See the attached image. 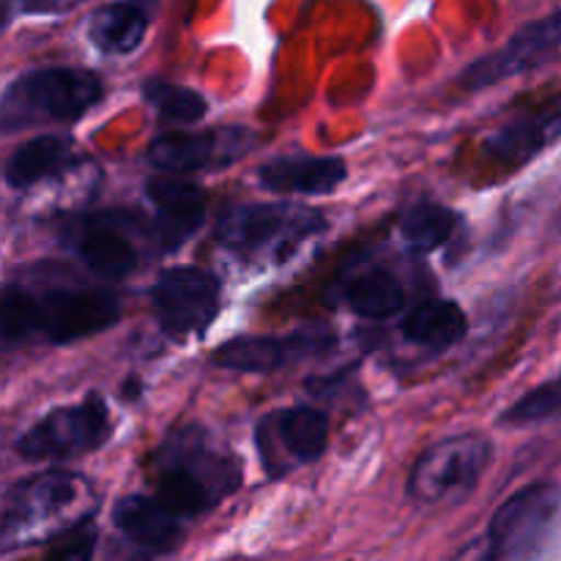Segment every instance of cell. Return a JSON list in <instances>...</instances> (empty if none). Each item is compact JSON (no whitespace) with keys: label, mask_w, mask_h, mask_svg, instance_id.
I'll return each mask as SVG.
<instances>
[{"label":"cell","mask_w":561,"mask_h":561,"mask_svg":"<svg viewBox=\"0 0 561 561\" xmlns=\"http://www.w3.org/2000/svg\"><path fill=\"white\" fill-rule=\"evenodd\" d=\"M85 482L69 471H44L20 480L3 499V548L25 546L47 535L49 526L64 531L60 520L85 496Z\"/></svg>","instance_id":"6"},{"label":"cell","mask_w":561,"mask_h":561,"mask_svg":"<svg viewBox=\"0 0 561 561\" xmlns=\"http://www.w3.org/2000/svg\"><path fill=\"white\" fill-rule=\"evenodd\" d=\"M113 436L110 409L99 394H88L75 405L44 414L16 438V455L25 460H66L96 453Z\"/></svg>","instance_id":"7"},{"label":"cell","mask_w":561,"mask_h":561,"mask_svg":"<svg viewBox=\"0 0 561 561\" xmlns=\"http://www.w3.org/2000/svg\"><path fill=\"white\" fill-rule=\"evenodd\" d=\"M0 329L3 343L16 345L38 337V299L20 285L3 288V310H0Z\"/></svg>","instance_id":"25"},{"label":"cell","mask_w":561,"mask_h":561,"mask_svg":"<svg viewBox=\"0 0 561 561\" xmlns=\"http://www.w3.org/2000/svg\"><path fill=\"white\" fill-rule=\"evenodd\" d=\"M69 244L93 274L124 279L137 268V250L110 217H91L69 228Z\"/></svg>","instance_id":"17"},{"label":"cell","mask_w":561,"mask_h":561,"mask_svg":"<svg viewBox=\"0 0 561 561\" xmlns=\"http://www.w3.org/2000/svg\"><path fill=\"white\" fill-rule=\"evenodd\" d=\"M148 201L153 203V236L159 247L168 252L181 250L206 219V192L190 181L173 179L164 173L162 179L148 181Z\"/></svg>","instance_id":"14"},{"label":"cell","mask_w":561,"mask_h":561,"mask_svg":"<svg viewBox=\"0 0 561 561\" xmlns=\"http://www.w3.org/2000/svg\"><path fill=\"white\" fill-rule=\"evenodd\" d=\"M348 179V168L340 157L288 153L263 162L257 184L274 195H329Z\"/></svg>","instance_id":"16"},{"label":"cell","mask_w":561,"mask_h":561,"mask_svg":"<svg viewBox=\"0 0 561 561\" xmlns=\"http://www.w3.org/2000/svg\"><path fill=\"white\" fill-rule=\"evenodd\" d=\"M557 140H561V93L548 99L537 110L520 115L513 124L499 126L493 135L485 137L482 151L491 162L504 164V168H520Z\"/></svg>","instance_id":"15"},{"label":"cell","mask_w":561,"mask_h":561,"mask_svg":"<svg viewBox=\"0 0 561 561\" xmlns=\"http://www.w3.org/2000/svg\"><path fill=\"white\" fill-rule=\"evenodd\" d=\"M561 537V485L535 482L510 496L488 526V559L546 557Z\"/></svg>","instance_id":"4"},{"label":"cell","mask_w":561,"mask_h":561,"mask_svg":"<svg viewBox=\"0 0 561 561\" xmlns=\"http://www.w3.org/2000/svg\"><path fill=\"white\" fill-rule=\"evenodd\" d=\"M491 442L482 433H458L433 444L409 474V496L420 504H458L480 485L491 463Z\"/></svg>","instance_id":"5"},{"label":"cell","mask_w":561,"mask_h":561,"mask_svg":"<svg viewBox=\"0 0 561 561\" xmlns=\"http://www.w3.org/2000/svg\"><path fill=\"white\" fill-rule=\"evenodd\" d=\"M337 348V337L329 327L296 329L288 334H247L214 351V365L236 373H272L299 365L307 359H321Z\"/></svg>","instance_id":"9"},{"label":"cell","mask_w":561,"mask_h":561,"mask_svg":"<svg viewBox=\"0 0 561 561\" xmlns=\"http://www.w3.org/2000/svg\"><path fill=\"white\" fill-rule=\"evenodd\" d=\"M345 301H348V307L359 318L383 321V318H392L394 312L403 310L405 290L403 285L398 283V277H392V274L383 272V268H373V272L359 274V277L348 285Z\"/></svg>","instance_id":"22"},{"label":"cell","mask_w":561,"mask_h":561,"mask_svg":"<svg viewBox=\"0 0 561 561\" xmlns=\"http://www.w3.org/2000/svg\"><path fill=\"white\" fill-rule=\"evenodd\" d=\"M466 329H469V321L460 305L444 299L425 301L400 323V332L409 343L431 351H447L458 345L466 337Z\"/></svg>","instance_id":"21"},{"label":"cell","mask_w":561,"mask_h":561,"mask_svg":"<svg viewBox=\"0 0 561 561\" xmlns=\"http://www.w3.org/2000/svg\"><path fill=\"white\" fill-rule=\"evenodd\" d=\"M252 142L255 137L239 126L217 131H168L148 146V164L168 175L222 168L244 157Z\"/></svg>","instance_id":"12"},{"label":"cell","mask_w":561,"mask_h":561,"mask_svg":"<svg viewBox=\"0 0 561 561\" xmlns=\"http://www.w3.org/2000/svg\"><path fill=\"white\" fill-rule=\"evenodd\" d=\"M151 11L142 0L102 5L88 22V38L104 55H131L142 44Z\"/></svg>","instance_id":"19"},{"label":"cell","mask_w":561,"mask_h":561,"mask_svg":"<svg viewBox=\"0 0 561 561\" xmlns=\"http://www.w3.org/2000/svg\"><path fill=\"white\" fill-rule=\"evenodd\" d=\"M329 444V416L321 409L294 405L277 411L257 425V447L261 453L283 449V474L296 463H316Z\"/></svg>","instance_id":"13"},{"label":"cell","mask_w":561,"mask_h":561,"mask_svg":"<svg viewBox=\"0 0 561 561\" xmlns=\"http://www.w3.org/2000/svg\"><path fill=\"white\" fill-rule=\"evenodd\" d=\"M38 299V337L53 345L77 343L115 327L121 305L110 290L102 288H60L36 296Z\"/></svg>","instance_id":"11"},{"label":"cell","mask_w":561,"mask_h":561,"mask_svg":"<svg viewBox=\"0 0 561 561\" xmlns=\"http://www.w3.org/2000/svg\"><path fill=\"white\" fill-rule=\"evenodd\" d=\"M458 214L442 203L422 201L400 217V236L414 252H433L453 239Z\"/></svg>","instance_id":"23"},{"label":"cell","mask_w":561,"mask_h":561,"mask_svg":"<svg viewBox=\"0 0 561 561\" xmlns=\"http://www.w3.org/2000/svg\"><path fill=\"white\" fill-rule=\"evenodd\" d=\"M327 217L296 203L241 206L225 214L217 225V241L247 261H285L310 236L327 230Z\"/></svg>","instance_id":"3"},{"label":"cell","mask_w":561,"mask_h":561,"mask_svg":"<svg viewBox=\"0 0 561 561\" xmlns=\"http://www.w3.org/2000/svg\"><path fill=\"white\" fill-rule=\"evenodd\" d=\"M142 96L159 113L162 121H175V124H197L206 118L208 104L203 93L192 91L186 85L164 80H148L142 85Z\"/></svg>","instance_id":"24"},{"label":"cell","mask_w":561,"mask_h":561,"mask_svg":"<svg viewBox=\"0 0 561 561\" xmlns=\"http://www.w3.org/2000/svg\"><path fill=\"white\" fill-rule=\"evenodd\" d=\"M151 301L164 334H201L219 312V279L195 266L164 268L153 283Z\"/></svg>","instance_id":"10"},{"label":"cell","mask_w":561,"mask_h":561,"mask_svg":"<svg viewBox=\"0 0 561 561\" xmlns=\"http://www.w3.org/2000/svg\"><path fill=\"white\" fill-rule=\"evenodd\" d=\"M71 162H75V151H71L69 137H33V140L22 142L5 162V184L11 190H27L38 181L55 179L64 170H69Z\"/></svg>","instance_id":"20"},{"label":"cell","mask_w":561,"mask_h":561,"mask_svg":"<svg viewBox=\"0 0 561 561\" xmlns=\"http://www.w3.org/2000/svg\"><path fill=\"white\" fill-rule=\"evenodd\" d=\"M561 55V9L542 20L529 22L507 38L496 53L482 55L460 71L458 82L466 91H485L504 80L548 66Z\"/></svg>","instance_id":"8"},{"label":"cell","mask_w":561,"mask_h":561,"mask_svg":"<svg viewBox=\"0 0 561 561\" xmlns=\"http://www.w3.org/2000/svg\"><path fill=\"white\" fill-rule=\"evenodd\" d=\"M561 414V376L537 387L535 392L524 394L507 414L502 416L504 425H529V422L553 420Z\"/></svg>","instance_id":"26"},{"label":"cell","mask_w":561,"mask_h":561,"mask_svg":"<svg viewBox=\"0 0 561 561\" xmlns=\"http://www.w3.org/2000/svg\"><path fill=\"white\" fill-rule=\"evenodd\" d=\"M181 515L164 507L157 496H124L113 507V524L121 535L146 551L162 553L181 542Z\"/></svg>","instance_id":"18"},{"label":"cell","mask_w":561,"mask_h":561,"mask_svg":"<svg viewBox=\"0 0 561 561\" xmlns=\"http://www.w3.org/2000/svg\"><path fill=\"white\" fill-rule=\"evenodd\" d=\"M241 463L206 427L170 433L151 455L153 496L181 518H201L239 491Z\"/></svg>","instance_id":"1"},{"label":"cell","mask_w":561,"mask_h":561,"mask_svg":"<svg viewBox=\"0 0 561 561\" xmlns=\"http://www.w3.org/2000/svg\"><path fill=\"white\" fill-rule=\"evenodd\" d=\"M102 93L104 85L96 71L75 69V66H47V69L16 77L5 88L0 121L5 131L38 124V121L71 124L96 107Z\"/></svg>","instance_id":"2"},{"label":"cell","mask_w":561,"mask_h":561,"mask_svg":"<svg viewBox=\"0 0 561 561\" xmlns=\"http://www.w3.org/2000/svg\"><path fill=\"white\" fill-rule=\"evenodd\" d=\"M93 542H96V526L88 515H82L77 524L66 526L64 531H58L49 546L47 557L49 559H88L93 553Z\"/></svg>","instance_id":"27"}]
</instances>
